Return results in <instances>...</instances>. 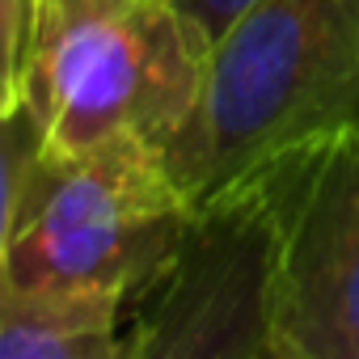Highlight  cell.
Masks as SVG:
<instances>
[{
    "label": "cell",
    "mask_w": 359,
    "mask_h": 359,
    "mask_svg": "<svg viewBox=\"0 0 359 359\" xmlns=\"http://www.w3.org/2000/svg\"><path fill=\"white\" fill-rule=\"evenodd\" d=\"M0 283L131 300L195 208L173 161L144 135L55 156L30 106L0 114Z\"/></svg>",
    "instance_id": "obj_1"
},
{
    "label": "cell",
    "mask_w": 359,
    "mask_h": 359,
    "mask_svg": "<svg viewBox=\"0 0 359 359\" xmlns=\"http://www.w3.org/2000/svg\"><path fill=\"white\" fill-rule=\"evenodd\" d=\"M208 64L212 39L173 0H43L18 106H30L55 156L144 135L177 169Z\"/></svg>",
    "instance_id": "obj_2"
},
{
    "label": "cell",
    "mask_w": 359,
    "mask_h": 359,
    "mask_svg": "<svg viewBox=\"0 0 359 359\" xmlns=\"http://www.w3.org/2000/svg\"><path fill=\"white\" fill-rule=\"evenodd\" d=\"M359 114V0H254L216 39L177 177L203 199L271 152Z\"/></svg>",
    "instance_id": "obj_3"
},
{
    "label": "cell",
    "mask_w": 359,
    "mask_h": 359,
    "mask_svg": "<svg viewBox=\"0 0 359 359\" xmlns=\"http://www.w3.org/2000/svg\"><path fill=\"white\" fill-rule=\"evenodd\" d=\"M254 169L275 216L271 359H359V114Z\"/></svg>",
    "instance_id": "obj_4"
},
{
    "label": "cell",
    "mask_w": 359,
    "mask_h": 359,
    "mask_svg": "<svg viewBox=\"0 0 359 359\" xmlns=\"http://www.w3.org/2000/svg\"><path fill=\"white\" fill-rule=\"evenodd\" d=\"M275 216L258 169L195 199L173 254L127 300L135 355H271Z\"/></svg>",
    "instance_id": "obj_5"
},
{
    "label": "cell",
    "mask_w": 359,
    "mask_h": 359,
    "mask_svg": "<svg viewBox=\"0 0 359 359\" xmlns=\"http://www.w3.org/2000/svg\"><path fill=\"white\" fill-rule=\"evenodd\" d=\"M127 300L72 287L0 283L5 359H127Z\"/></svg>",
    "instance_id": "obj_6"
},
{
    "label": "cell",
    "mask_w": 359,
    "mask_h": 359,
    "mask_svg": "<svg viewBox=\"0 0 359 359\" xmlns=\"http://www.w3.org/2000/svg\"><path fill=\"white\" fill-rule=\"evenodd\" d=\"M39 13L43 0H0V30H5V76H0V114L13 110L22 102V81H26V64H30V47H34V30H39Z\"/></svg>",
    "instance_id": "obj_7"
},
{
    "label": "cell",
    "mask_w": 359,
    "mask_h": 359,
    "mask_svg": "<svg viewBox=\"0 0 359 359\" xmlns=\"http://www.w3.org/2000/svg\"><path fill=\"white\" fill-rule=\"evenodd\" d=\"M177 9H182L208 39H212V47H216V39L254 5V0H173Z\"/></svg>",
    "instance_id": "obj_8"
}]
</instances>
